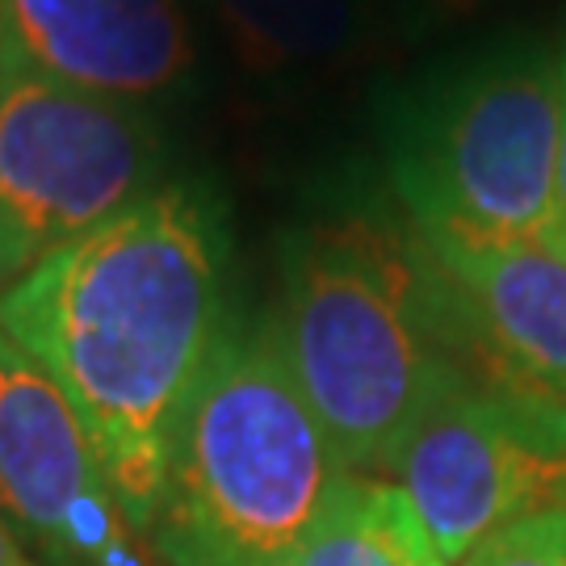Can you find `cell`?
Returning a JSON list of instances; mask_svg holds the SVG:
<instances>
[{"label":"cell","instance_id":"cell-3","mask_svg":"<svg viewBox=\"0 0 566 566\" xmlns=\"http://www.w3.org/2000/svg\"><path fill=\"white\" fill-rule=\"evenodd\" d=\"M344 474L273 327H227L177 420L147 537L164 566H285Z\"/></svg>","mask_w":566,"mask_h":566},{"label":"cell","instance_id":"cell-8","mask_svg":"<svg viewBox=\"0 0 566 566\" xmlns=\"http://www.w3.org/2000/svg\"><path fill=\"white\" fill-rule=\"evenodd\" d=\"M446 294L458 361L486 382L566 403V240H420Z\"/></svg>","mask_w":566,"mask_h":566},{"label":"cell","instance_id":"cell-6","mask_svg":"<svg viewBox=\"0 0 566 566\" xmlns=\"http://www.w3.org/2000/svg\"><path fill=\"white\" fill-rule=\"evenodd\" d=\"M395 474L458 566L491 533L566 507V403L465 374L424 411Z\"/></svg>","mask_w":566,"mask_h":566},{"label":"cell","instance_id":"cell-1","mask_svg":"<svg viewBox=\"0 0 566 566\" xmlns=\"http://www.w3.org/2000/svg\"><path fill=\"white\" fill-rule=\"evenodd\" d=\"M223 264L214 206L164 185L0 294V332L81 416L139 537L160 504L177 420L227 332Z\"/></svg>","mask_w":566,"mask_h":566},{"label":"cell","instance_id":"cell-14","mask_svg":"<svg viewBox=\"0 0 566 566\" xmlns=\"http://www.w3.org/2000/svg\"><path fill=\"white\" fill-rule=\"evenodd\" d=\"M420 9H424L428 18H470V13H479L483 4H491V0H416Z\"/></svg>","mask_w":566,"mask_h":566},{"label":"cell","instance_id":"cell-12","mask_svg":"<svg viewBox=\"0 0 566 566\" xmlns=\"http://www.w3.org/2000/svg\"><path fill=\"white\" fill-rule=\"evenodd\" d=\"M458 566H566V507L491 533Z\"/></svg>","mask_w":566,"mask_h":566},{"label":"cell","instance_id":"cell-11","mask_svg":"<svg viewBox=\"0 0 566 566\" xmlns=\"http://www.w3.org/2000/svg\"><path fill=\"white\" fill-rule=\"evenodd\" d=\"M219 18L252 72L332 60L361 30L357 0H219Z\"/></svg>","mask_w":566,"mask_h":566},{"label":"cell","instance_id":"cell-7","mask_svg":"<svg viewBox=\"0 0 566 566\" xmlns=\"http://www.w3.org/2000/svg\"><path fill=\"white\" fill-rule=\"evenodd\" d=\"M0 512L46 566H151L81 416L0 332Z\"/></svg>","mask_w":566,"mask_h":566},{"label":"cell","instance_id":"cell-10","mask_svg":"<svg viewBox=\"0 0 566 566\" xmlns=\"http://www.w3.org/2000/svg\"><path fill=\"white\" fill-rule=\"evenodd\" d=\"M285 566H449L407 491L369 474H344Z\"/></svg>","mask_w":566,"mask_h":566},{"label":"cell","instance_id":"cell-15","mask_svg":"<svg viewBox=\"0 0 566 566\" xmlns=\"http://www.w3.org/2000/svg\"><path fill=\"white\" fill-rule=\"evenodd\" d=\"M0 566H30L25 563V554H21L18 537L9 533V525L0 521Z\"/></svg>","mask_w":566,"mask_h":566},{"label":"cell","instance_id":"cell-13","mask_svg":"<svg viewBox=\"0 0 566 566\" xmlns=\"http://www.w3.org/2000/svg\"><path fill=\"white\" fill-rule=\"evenodd\" d=\"M563 81V130H558V189H554V231L566 240V55L558 60Z\"/></svg>","mask_w":566,"mask_h":566},{"label":"cell","instance_id":"cell-5","mask_svg":"<svg viewBox=\"0 0 566 566\" xmlns=\"http://www.w3.org/2000/svg\"><path fill=\"white\" fill-rule=\"evenodd\" d=\"M160 130L139 102L63 84L0 46V282L151 193Z\"/></svg>","mask_w":566,"mask_h":566},{"label":"cell","instance_id":"cell-4","mask_svg":"<svg viewBox=\"0 0 566 566\" xmlns=\"http://www.w3.org/2000/svg\"><path fill=\"white\" fill-rule=\"evenodd\" d=\"M563 81L542 51H500L428 81L390 130V181L420 240L554 231Z\"/></svg>","mask_w":566,"mask_h":566},{"label":"cell","instance_id":"cell-2","mask_svg":"<svg viewBox=\"0 0 566 566\" xmlns=\"http://www.w3.org/2000/svg\"><path fill=\"white\" fill-rule=\"evenodd\" d=\"M273 340L348 474H395L407 437L470 369L424 243L374 219L285 235Z\"/></svg>","mask_w":566,"mask_h":566},{"label":"cell","instance_id":"cell-9","mask_svg":"<svg viewBox=\"0 0 566 566\" xmlns=\"http://www.w3.org/2000/svg\"><path fill=\"white\" fill-rule=\"evenodd\" d=\"M0 46L55 81L122 102L177 84L193 63L172 0H0Z\"/></svg>","mask_w":566,"mask_h":566}]
</instances>
